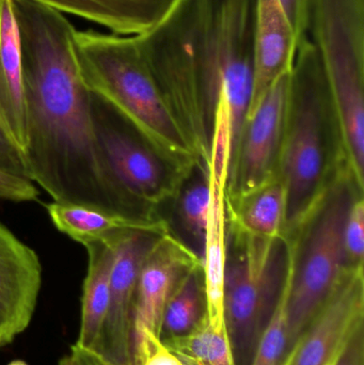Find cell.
Returning a JSON list of instances; mask_svg holds the SVG:
<instances>
[{"mask_svg":"<svg viewBox=\"0 0 364 365\" xmlns=\"http://www.w3.org/2000/svg\"><path fill=\"white\" fill-rule=\"evenodd\" d=\"M11 1L21 43L28 179L58 203L156 218L124 190L105 160L92 117L93 94L77 63L72 24L30 0Z\"/></svg>","mask_w":364,"mask_h":365,"instance_id":"cell-1","label":"cell"},{"mask_svg":"<svg viewBox=\"0 0 364 365\" xmlns=\"http://www.w3.org/2000/svg\"><path fill=\"white\" fill-rule=\"evenodd\" d=\"M256 0H175L136 36L169 108L199 160L211 152L212 117L222 98L246 113L254 91Z\"/></svg>","mask_w":364,"mask_h":365,"instance_id":"cell-2","label":"cell"},{"mask_svg":"<svg viewBox=\"0 0 364 365\" xmlns=\"http://www.w3.org/2000/svg\"><path fill=\"white\" fill-rule=\"evenodd\" d=\"M344 164L326 79L316 47L308 36L297 47L291 72L288 111L277 167V177L286 192L284 237L303 222Z\"/></svg>","mask_w":364,"mask_h":365,"instance_id":"cell-3","label":"cell"},{"mask_svg":"<svg viewBox=\"0 0 364 365\" xmlns=\"http://www.w3.org/2000/svg\"><path fill=\"white\" fill-rule=\"evenodd\" d=\"M74 47L88 89L110 105L158 153L192 175L201 163L158 88L136 36L75 31Z\"/></svg>","mask_w":364,"mask_h":365,"instance_id":"cell-4","label":"cell"},{"mask_svg":"<svg viewBox=\"0 0 364 365\" xmlns=\"http://www.w3.org/2000/svg\"><path fill=\"white\" fill-rule=\"evenodd\" d=\"M363 195L342 165L309 214L288 236V344L294 349L348 268L344 225L354 200Z\"/></svg>","mask_w":364,"mask_h":365,"instance_id":"cell-5","label":"cell"},{"mask_svg":"<svg viewBox=\"0 0 364 365\" xmlns=\"http://www.w3.org/2000/svg\"><path fill=\"white\" fill-rule=\"evenodd\" d=\"M228 220V217H227ZM288 238L259 237L228 220L224 311L236 365H250L288 272Z\"/></svg>","mask_w":364,"mask_h":365,"instance_id":"cell-6","label":"cell"},{"mask_svg":"<svg viewBox=\"0 0 364 365\" xmlns=\"http://www.w3.org/2000/svg\"><path fill=\"white\" fill-rule=\"evenodd\" d=\"M308 34L336 110L359 113L364 106V0H309Z\"/></svg>","mask_w":364,"mask_h":365,"instance_id":"cell-7","label":"cell"},{"mask_svg":"<svg viewBox=\"0 0 364 365\" xmlns=\"http://www.w3.org/2000/svg\"><path fill=\"white\" fill-rule=\"evenodd\" d=\"M92 117L105 160L124 190L153 214L158 206L175 200L190 175L158 153L95 94Z\"/></svg>","mask_w":364,"mask_h":365,"instance_id":"cell-8","label":"cell"},{"mask_svg":"<svg viewBox=\"0 0 364 365\" xmlns=\"http://www.w3.org/2000/svg\"><path fill=\"white\" fill-rule=\"evenodd\" d=\"M290 74L278 79L246 118L227 184V199L249 195L277 177L286 126Z\"/></svg>","mask_w":364,"mask_h":365,"instance_id":"cell-9","label":"cell"},{"mask_svg":"<svg viewBox=\"0 0 364 365\" xmlns=\"http://www.w3.org/2000/svg\"><path fill=\"white\" fill-rule=\"evenodd\" d=\"M160 234L122 231L104 240L113 249L110 299L102 334L92 353L111 365L132 362V309L141 268Z\"/></svg>","mask_w":364,"mask_h":365,"instance_id":"cell-10","label":"cell"},{"mask_svg":"<svg viewBox=\"0 0 364 365\" xmlns=\"http://www.w3.org/2000/svg\"><path fill=\"white\" fill-rule=\"evenodd\" d=\"M202 259L169 231L156 240L141 268L132 309V362L140 365L151 338H162L169 298L180 279Z\"/></svg>","mask_w":364,"mask_h":365,"instance_id":"cell-11","label":"cell"},{"mask_svg":"<svg viewBox=\"0 0 364 365\" xmlns=\"http://www.w3.org/2000/svg\"><path fill=\"white\" fill-rule=\"evenodd\" d=\"M364 326L363 266L345 270L288 356V365H335Z\"/></svg>","mask_w":364,"mask_h":365,"instance_id":"cell-12","label":"cell"},{"mask_svg":"<svg viewBox=\"0 0 364 365\" xmlns=\"http://www.w3.org/2000/svg\"><path fill=\"white\" fill-rule=\"evenodd\" d=\"M38 253L0 222V346L31 323L42 287Z\"/></svg>","mask_w":364,"mask_h":365,"instance_id":"cell-13","label":"cell"},{"mask_svg":"<svg viewBox=\"0 0 364 365\" xmlns=\"http://www.w3.org/2000/svg\"><path fill=\"white\" fill-rule=\"evenodd\" d=\"M254 42V91L248 113L278 79L292 72L296 57L298 43L279 0H256Z\"/></svg>","mask_w":364,"mask_h":365,"instance_id":"cell-14","label":"cell"},{"mask_svg":"<svg viewBox=\"0 0 364 365\" xmlns=\"http://www.w3.org/2000/svg\"><path fill=\"white\" fill-rule=\"evenodd\" d=\"M0 125L23 156L26 147L23 66L11 0H0Z\"/></svg>","mask_w":364,"mask_h":365,"instance_id":"cell-15","label":"cell"},{"mask_svg":"<svg viewBox=\"0 0 364 365\" xmlns=\"http://www.w3.org/2000/svg\"><path fill=\"white\" fill-rule=\"evenodd\" d=\"M104 26L113 34L139 36L155 27L175 0H30Z\"/></svg>","mask_w":364,"mask_h":365,"instance_id":"cell-16","label":"cell"},{"mask_svg":"<svg viewBox=\"0 0 364 365\" xmlns=\"http://www.w3.org/2000/svg\"><path fill=\"white\" fill-rule=\"evenodd\" d=\"M56 229L80 245L106 240L122 231H147L162 234L171 231L168 221L156 218H132L85 206L53 201L45 204Z\"/></svg>","mask_w":364,"mask_h":365,"instance_id":"cell-17","label":"cell"},{"mask_svg":"<svg viewBox=\"0 0 364 365\" xmlns=\"http://www.w3.org/2000/svg\"><path fill=\"white\" fill-rule=\"evenodd\" d=\"M211 210L202 255L207 315L215 331L227 329L224 311V270L227 261V187L209 173Z\"/></svg>","mask_w":364,"mask_h":365,"instance_id":"cell-18","label":"cell"},{"mask_svg":"<svg viewBox=\"0 0 364 365\" xmlns=\"http://www.w3.org/2000/svg\"><path fill=\"white\" fill-rule=\"evenodd\" d=\"M83 247L88 253V269L81 296L80 329L74 346L92 353L108 312L113 252L104 240L87 242Z\"/></svg>","mask_w":364,"mask_h":365,"instance_id":"cell-19","label":"cell"},{"mask_svg":"<svg viewBox=\"0 0 364 365\" xmlns=\"http://www.w3.org/2000/svg\"><path fill=\"white\" fill-rule=\"evenodd\" d=\"M226 202L228 220L241 231L259 237L284 236L286 192L278 177L245 197H226Z\"/></svg>","mask_w":364,"mask_h":365,"instance_id":"cell-20","label":"cell"},{"mask_svg":"<svg viewBox=\"0 0 364 365\" xmlns=\"http://www.w3.org/2000/svg\"><path fill=\"white\" fill-rule=\"evenodd\" d=\"M177 192V218L192 249L202 259L211 210L209 164H199Z\"/></svg>","mask_w":364,"mask_h":365,"instance_id":"cell-21","label":"cell"},{"mask_svg":"<svg viewBox=\"0 0 364 365\" xmlns=\"http://www.w3.org/2000/svg\"><path fill=\"white\" fill-rule=\"evenodd\" d=\"M207 314L202 264L194 266L180 279L165 310L162 339L184 336Z\"/></svg>","mask_w":364,"mask_h":365,"instance_id":"cell-22","label":"cell"},{"mask_svg":"<svg viewBox=\"0 0 364 365\" xmlns=\"http://www.w3.org/2000/svg\"><path fill=\"white\" fill-rule=\"evenodd\" d=\"M162 340L181 365H236L228 330L215 331L207 314L189 334Z\"/></svg>","mask_w":364,"mask_h":365,"instance_id":"cell-23","label":"cell"},{"mask_svg":"<svg viewBox=\"0 0 364 365\" xmlns=\"http://www.w3.org/2000/svg\"><path fill=\"white\" fill-rule=\"evenodd\" d=\"M344 247L350 267L363 266L364 200L358 195L350 205L344 225Z\"/></svg>","mask_w":364,"mask_h":365,"instance_id":"cell-24","label":"cell"},{"mask_svg":"<svg viewBox=\"0 0 364 365\" xmlns=\"http://www.w3.org/2000/svg\"><path fill=\"white\" fill-rule=\"evenodd\" d=\"M38 197L40 192L34 182L0 170V201L28 203L38 201Z\"/></svg>","mask_w":364,"mask_h":365,"instance_id":"cell-25","label":"cell"},{"mask_svg":"<svg viewBox=\"0 0 364 365\" xmlns=\"http://www.w3.org/2000/svg\"><path fill=\"white\" fill-rule=\"evenodd\" d=\"M279 2L299 44L308 38L309 0H279Z\"/></svg>","mask_w":364,"mask_h":365,"instance_id":"cell-26","label":"cell"},{"mask_svg":"<svg viewBox=\"0 0 364 365\" xmlns=\"http://www.w3.org/2000/svg\"><path fill=\"white\" fill-rule=\"evenodd\" d=\"M0 170L27 178L23 156L0 125ZM29 180V179H28Z\"/></svg>","mask_w":364,"mask_h":365,"instance_id":"cell-27","label":"cell"},{"mask_svg":"<svg viewBox=\"0 0 364 365\" xmlns=\"http://www.w3.org/2000/svg\"><path fill=\"white\" fill-rule=\"evenodd\" d=\"M140 365H181V362L166 346L162 338H151Z\"/></svg>","mask_w":364,"mask_h":365,"instance_id":"cell-28","label":"cell"},{"mask_svg":"<svg viewBox=\"0 0 364 365\" xmlns=\"http://www.w3.org/2000/svg\"><path fill=\"white\" fill-rule=\"evenodd\" d=\"M335 365H364V326L352 336Z\"/></svg>","mask_w":364,"mask_h":365,"instance_id":"cell-29","label":"cell"},{"mask_svg":"<svg viewBox=\"0 0 364 365\" xmlns=\"http://www.w3.org/2000/svg\"><path fill=\"white\" fill-rule=\"evenodd\" d=\"M72 349L77 351V354H78L79 357L83 360L85 365H111L108 362L105 361V360H103L102 358L98 357L95 354L91 353V351L77 349L74 345H73Z\"/></svg>","mask_w":364,"mask_h":365,"instance_id":"cell-30","label":"cell"},{"mask_svg":"<svg viewBox=\"0 0 364 365\" xmlns=\"http://www.w3.org/2000/svg\"><path fill=\"white\" fill-rule=\"evenodd\" d=\"M59 365H85L83 360L79 357L78 354L75 349H71V354L68 356H64L59 361Z\"/></svg>","mask_w":364,"mask_h":365,"instance_id":"cell-31","label":"cell"},{"mask_svg":"<svg viewBox=\"0 0 364 365\" xmlns=\"http://www.w3.org/2000/svg\"><path fill=\"white\" fill-rule=\"evenodd\" d=\"M8 365H28L23 360H14V361L10 362Z\"/></svg>","mask_w":364,"mask_h":365,"instance_id":"cell-32","label":"cell"},{"mask_svg":"<svg viewBox=\"0 0 364 365\" xmlns=\"http://www.w3.org/2000/svg\"><path fill=\"white\" fill-rule=\"evenodd\" d=\"M284 365H288V358H286V364H284Z\"/></svg>","mask_w":364,"mask_h":365,"instance_id":"cell-33","label":"cell"},{"mask_svg":"<svg viewBox=\"0 0 364 365\" xmlns=\"http://www.w3.org/2000/svg\"><path fill=\"white\" fill-rule=\"evenodd\" d=\"M0 349H1V346H0Z\"/></svg>","mask_w":364,"mask_h":365,"instance_id":"cell-34","label":"cell"}]
</instances>
